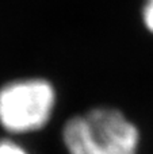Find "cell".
Segmentation results:
<instances>
[{"label": "cell", "instance_id": "6da1fadb", "mask_svg": "<svg viewBox=\"0 0 153 154\" xmlns=\"http://www.w3.org/2000/svg\"><path fill=\"white\" fill-rule=\"evenodd\" d=\"M68 154H137L140 133L121 111L99 107L65 123Z\"/></svg>", "mask_w": 153, "mask_h": 154}, {"label": "cell", "instance_id": "7a4b0ae2", "mask_svg": "<svg viewBox=\"0 0 153 154\" xmlns=\"http://www.w3.org/2000/svg\"><path fill=\"white\" fill-rule=\"evenodd\" d=\"M56 104L50 82L41 79L14 81L0 89V126L11 134H26L49 122Z\"/></svg>", "mask_w": 153, "mask_h": 154}, {"label": "cell", "instance_id": "3957f363", "mask_svg": "<svg viewBox=\"0 0 153 154\" xmlns=\"http://www.w3.org/2000/svg\"><path fill=\"white\" fill-rule=\"evenodd\" d=\"M0 154H29L27 150L11 139L0 141Z\"/></svg>", "mask_w": 153, "mask_h": 154}, {"label": "cell", "instance_id": "277c9868", "mask_svg": "<svg viewBox=\"0 0 153 154\" xmlns=\"http://www.w3.org/2000/svg\"><path fill=\"white\" fill-rule=\"evenodd\" d=\"M142 19L145 27L153 32V0H146L142 10Z\"/></svg>", "mask_w": 153, "mask_h": 154}]
</instances>
